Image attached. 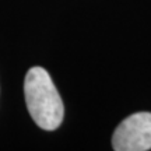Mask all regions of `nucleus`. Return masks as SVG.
<instances>
[{
    "label": "nucleus",
    "instance_id": "f257e3e1",
    "mask_svg": "<svg viewBox=\"0 0 151 151\" xmlns=\"http://www.w3.org/2000/svg\"><path fill=\"white\" fill-rule=\"evenodd\" d=\"M24 95L28 112L43 130H56L65 118V106L58 88L43 67L29 69L24 80Z\"/></svg>",
    "mask_w": 151,
    "mask_h": 151
},
{
    "label": "nucleus",
    "instance_id": "f03ea898",
    "mask_svg": "<svg viewBox=\"0 0 151 151\" xmlns=\"http://www.w3.org/2000/svg\"><path fill=\"white\" fill-rule=\"evenodd\" d=\"M115 151L151 150V112H137L122 120L112 136Z\"/></svg>",
    "mask_w": 151,
    "mask_h": 151
}]
</instances>
